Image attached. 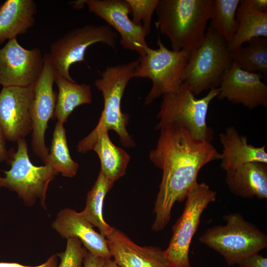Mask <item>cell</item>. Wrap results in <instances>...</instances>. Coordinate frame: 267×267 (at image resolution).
<instances>
[{
  "mask_svg": "<svg viewBox=\"0 0 267 267\" xmlns=\"http://www.w3.org/2000/svg\"><path fill=\"white\" fill-rule=\"evenodd\" d=\"M5 139L0 127V162L7 161L9 157V151L6 148Z\"/></svg>",
  "mask_w": 267,
  "mask_h": 267,
  "instance_id": "cell-33",
  "label": "cell"
},
{
  "mask_svg": "<svg viewBox=\"0 0 267 267\" xmlns=\"http://www.w3.org/2000/svg\"><path fill=\"white\" fill-rule=\"evenodd\" d=\"M216 197V191L205 182H197L189 189L183 211L174 224L172 238L164 250L170 267H191L189 251L192 239L203 211Z\"/></svg>",
  "mask_w": 267,
  "mask_h": 267,
  "instance_id": "cell-9",
  "label": "cell"
},
{
  "mask_svg": "<svg viewBox=\"0 0 267 267\" xmlns=\"http://www.w3.org/2000/svg\"><path fill=\"white\" fill-rule=\"evenodd\" d=\"M82 245L78 238H68L65 251L57 255L60 258V263L58 267H82L87 251Z\"/></svg>",
  "mask_w": 267,
  "mask_h": 267,
  "instance_id": "cell-29",
  "label": "cell"
},
{
  "mask_svg": "<svg viewBox=\"0 0 267 267\" xmlns=\"http://www.w3.org/2000/svg\"><path fill=\"white\" fill-rule=\"evenodd\" d=\"M224 225L207 229L199 241L219 253L228 266L238 265L267 247V236L239 213L223 216Z\"/></svg>",
  "mask_w": 267,
  "mask_h": 267,
  "instance_id": "cell-3",
  "label": "cell"
},
{
  "mask_svg": "<svg viewBox=\"0 0 267 267\" xmlns=\"http://www.w3.org/2000/svg\"><path fill=\"white\" fill-rule=\"evenodd\" d=\"M51 167L57 174L65 177H74L78 170V164L70 155L63 124L57 121L53 133L49 154L44 163Z\"/></svg>",
  "mask_w": 267,
  "mask_h": 267,
  "instance_id": "cell-25",
  "label": "cell"
},
{
  "mask_svg": "<svg viewBox=\"0 0 267 267\" xmlns=\"http://www.w3.org/2000/svg\"><path fill=\"white\" fill-rule=\"evenodd\" d=\"M108 132L104 127L95 128L79 142L77 150L82 153L94 150L100 159V172L114 182L125 174L130 156L125 150L113 143Z\"/></svg>",
  "mask_w": 267,
  "mask_h": 267,
  "instance_id": "cell-17",
  "label": "cell"
},
{
  "mask_svg": "<svg viewBox=\"0 0 267 267\" xmlns=\"http://www.w3.org/2000/svg\"><path fill=\"white\" fill-rule=\"evenodd\" d=\"M247 45L231 51L233 63L240 69L251 73L257 71L267 75V38H253Z\"/></svg>",
  "mask_w": 267,
  "mask_h": 267,
  "instance_id": "cell-26",
  "label": "cell"
},
{
  "mask_svg": "<svg viewBox=\"0 0 267 267\" xmlns=\"http://www.w3.org/2000/svg\"><path fill=\"white\" fill-rule=\"evenodd\" d=\"M106 259L92 255L87 250L84 260V267H102Z\"/></svg>",
  "mask_w": 267,
  "mask_h": 267,
  "instance_id": "cell-31",
  "label": "cell"
},
{
  "mask_svg": "<svg viewBox=\"0 0 267 267\" xmlns=\"http://www.w3.org/2000/svg\"><path fill=\"white\" fill-rule=\"evenodd\" d=\"M114 183L100 172L94 184L88 193L86 207L80 212L83 218L92 226L97 227L105 238L112 233L113 227L107 223L103 219V201Z\"/></svg>",
  "mask_w": 267,
  "mask_h": 267,
  "instance_id": "cell-24",
  "label": "cell"
},
{
  "mask_svg": "<svg viewBox=\"0 0 267 267\" xmlns=\"http://www.w3.org/2000/svg\"><path fill=\"white\" fill-rule=\"evenodd\" d=\"M69 3L76 9H81L85 5L84 0L73 1Z\"/></svg>",
  "mask_w": 267,
  "mask_h": 267,
  "instance_id": "cell-35",
  "label": "cell"
},
{
  "mask_svg": "<svg viewBox=\"0 0 267 267\" xmlns=\"http://www.w3.org/2000/svg\"><path fill=\"white\" fill-rule=\"evenodd\" d=\"M139 60L108 66L100 73V77L94 82L95 87L101 92L104 107L95 128H105L114 131L122 145L133 147L135 143L129 134L126 126L128 117L121 110V102L126 87L134 78Z\"/></svg>",
  "mask_w": 267,
  "mask_h": 267,
  "instance_id": "cell-7",
  "label": "cell"
},
{
  "mask_svg": "<svg viewBox=\"0 0 267 267\" xmlns=\"http://www.w3.org/2000/svg\"><path fill=\"white\" fill-rule=\"evenodd\" d=\"M106 239L112 256L120 267H170L164 250L157 246H139L114 227Z\"/></svg>",
  "mask_w": 267,
  "mask_h": 267,
  "instance_id": "cell-16",
  "label": "cell"
},
{
  "mask_svg": "<svg viewBox=\"0 0 267 267\" xmlns=\"http://www.w3.org/2000/svg\"><path fill=\"white\" fill-rule=\"evenodd\" d=\"M238 267H267V258L255 254L239 263Z\"/></svg>",
  "mask_w": 267,
  "mask_h": 267,
  "instance_id": "cell-30",
  "label": "cell"
},
{
  "mask_svg": "<svg viewBox=\"0 0 267 267\" xmlns=\"http://www.w3.org/2000/svg\"><path fill=\"white\" fill-rule=\"evenodd\" d=\"M213 0H159L156 26L169 39L172 50L189 53L203 43Z\"/></svg>",
  "mask_w": 267,
  "mask_h": 267,
  "instance_id": "cell-2",
  "label": "cell"
},
{
  "mask_svg": "<svg viewBox=\"0 0 267 267\" xmlns=\"http://www.w3.org/2000/svg\"><path fill=\"white\" fill-rule=\"evenodd\" d=\"M57 257L54 255L44 263L35 267L24 266L15 263L0 262V267H57Z\"/></svg>",
  "mask_w": 267,
  "mask_h": 267,
  "instance_id": "cell-32",
  "label": "cell"
},
{
  "mask_svg": "<svg viewBox=\"0 0 267 267\" xmlns=\"http://www.w3.org/2000/svg\"><path fill=\"white\" fill-rule=\"evenodd\" d=\"M262 77L260 73L244 71L232 62L222 77L217 97L250 109L267 107V86L261 81Z\"/></svg>",
  "mask_w": 267,
  "mask_h": 267,
  "instance_id": "cell-15",
  "label": "cell"
},
{
  "mask_svg": "<svg viewBox=\"0 0 267 267\" xmlns=\"http://www.w3.org/2000/svg\"><path fill=\"white\" fill-rule=\"evenodd\" d=\"M44 58L42 71L34 85L31 117L32 150L44 163L49 154L45 143V133L48 121L53 117L57 97L53 90L56 70L47 53L44 55Z\"/></svg>",
  "mask_w": 267,
  "mask_h": 267,
  "instance_id": "cell-11",
  "label": "cell"
},
{
  "mask_svg": "<svg viewBox=\"0 0 267 267\" xmlns=\"http://www.w3.org/2000/svg\"><path fill=\"white\" fill-rule=\"evenodd\" d=\"M236 19V31L228 44L230 51L253 38H267V12L258 11L249 5L247 0H241L237 9Z\"/></svg>",
  "mask_w": 267,
  "mask_h": 267,
  "instance_id": "cell-23",
  "label": "cell"
},
{
  "mask_svg": "<svg viewBox=\"0 0 267 267\" xmlns=\"http://www.w3.org/2000/svg\"><path fill=\"white\" fill-rule=\"evenodd\" d=\"M117 38V33L108 25L87 24L69 31L53 42L48 54L56 72L74 82L70 75V67L74 63L85 61L87 48L100 43L115 49Z\"/></svg>",
  "mask_w": 267,
  "mask_h": 267,
  "instance_id": "cell-10",
  "label": "cell"
},
{
  "mask_svg": "<svg viewBox=\"0 0 267 267\" xmlns=\"http://www.w3.org/2000/svg\"><path fill=\"white\" fill-rule=\"evenodd\" d=\"M34 85L3 87L0 92V127L9 141L17 142L32 133Z\"/></svg>",
  "mask_w": 267,
  "mask_h": 267,
  "instance_id": "cell-13",
  "label": "cell"
},
{
  "mask_svg": "<svg viewBox=\"0 0 267 267\" xmlns=\"http://www.w3.org/2000/svg\"><path fill=\"white\" fill-rule=\"evenodd\" d=\"M219 93V88L210 89L208 94L197 98L188 84L183 82L175 92L164 94L160 111L159 120L155 127L159 131L167 126L183 128L196 139L211 142L213 130L207 124V115L211 101Z\"/></svg>",
  "mask_w": 267,
  "mask_h": 267,
  "instance_id": "cell-4",
  "label": "cell"
},
{
  "mask_svg": "<svg viewBox=\"0 0 267 267\" xmlns=\"http://www.w3.org/2000/svg\"><path fill=\"white\" fill-rule=\"evenodd\" d=\"M159 131L156 147L149 155L150 161L162 171L153 209L155 218L151 228L155 231L167 226L173 206L185 200L189 189L198 182L201 168L221 158L211 142L195 138L183 128L167 126Z\"/></svg>",
  "mask_w": 267,
  "mask_h": 267,
  "instance_id": "cell-1",
  "label": "cell"
},
{
  "mask_svg": "<svg viewBox=\"0 0 267 267\" xmlns=\"http://www.w3.org/2000/svg\"><path fill=\"white\" fill-rule=\"evenodd\" d=\"M102 267H120L117 263L111 259H106Z\"/></svg>",
  "mask_w": 267,
  "mask_h": 267,
  "instance_id": "cell-36",
  "label": "cell"
},
{
  "mask_svg": "<svg viewBox=\"0 0 267 267\" xmlns=\"http://www.w3.org/2000/svg\"><path fill=\"white\" fill-rule=\"evenodd\" d=\"M33 0H6L0 5V44L25 34L36 22Z\"/></svg>",
  "mask_w": 267,
  "mask_h": 267,
  "instance_id": "cell-21",
  "label": "cell"
},
{
  "mask_svg": "<svg viewBox=\"0 0 267 267\" xmlns=\"http://www.w3.org/2000/svg\"><path fill=\"white\" fill-rule=\"evenodd\" d=\"M132 13V21L142 27L148 35L151 29V19L159 0H126Z\"/></svg>",
  "mask_w": 267,
  "mask_h": 267,
  "instance_id": "cell-28",
  "label": "cell"
},
{
  "mask_svg": "<svg viewBox=\"0 0 267 267\" xmlns=\"http://www.w3.org/2000/svg\"><path fill=\"white\" fill-rule=\"evenodd\" d=\"M55 82L58 93L53 117L64 124L77 107L92 101L90 86L69 81L56 72Z\"/></svg>",
  "mask_w": 267,
  "mask_h": 267,
  "instance_id": "cell-22",
  "label": "cell"
},
{
  "mask_svg": "<svg viewBox=\"0 0 267 267\" xmlns=\"http://www.w3.org/2000/svg\"><path fill=\"white\" fill-rule=\"evenodd\" d=\"M249 5L256 10L261 12H267V0H247Z\"/></svg>",
  "mask_w": 267,
  "mask_h": 267,
  "instance_id": "cell-34",
  "label": "cell"
},
{
  "mask_svg": "<svg viewBox=\"0 0 267 267\" xmlns=\"http://www.w3.org/2000/svg\"><path fill=\"white\" fill-rule=\"evenodd\" d=\"M89 11L104 20L120 36V42L125 49L144 55L148 46L143 29L129 17L131 7L126 0H84Z\"/></svg>",
  "mask_w": 267,
  "mask_h": 267,
  "instance_id": "cell-14",
  "label": "cell"
},
{
  "mask_svg": "<svg viewBox=\"0 0 267 267\" xmlns=\"http://www.w3.org/2000/svg\"><path fill=\"white\" fill-rule=\"evenodd\" d=\"M159 47L148 46L144 55L140 56L134 78H148L152 87L145 100L149 105L165 94L176 92L182 84V75L190 53L170 50L158 37Z\"/></svg>",
  "mask_w": 267,
  "mask_h": 267,
  "instance_id": "cell-6",
  "label": "cell"
},
{
  "mask_svg": "<svg viewBox=\"0 0 267 267\" xmlns=\"http://www.w3.org/2000/svg\"><path fill=\"white\" fill-rule=\"evenodd\" d=\"M17 149L9 150L6 161L11 166L4 171V177H0V188L5 187L16 192L27 206H32L39 198L46 209V193L50 181L58 174L48 165L36 166L31 162L24 138L17 141Z\"/></svg>",
  "mask_w": 267,
  "mask_h": 267,
  "instance_id": "cell-8",
  "label": "cell"
},
{
  "mask_svg": "<svg viewBox=\"0 0 267 267\" xmlns=\"http://www.w3.org/2000/svg\"><path fill=\"white\" fill-rule=\"evenodd\" d=\"M240 0H213L210 19L212 28L228 44L236 31V13Z\"/></svg>",
  "mask_w": 267,
  "mask_h": 267,
  "instance_id": "cell-27",
  "label": "cell"
},
{
  "mask_svg": "<svg viewBox=\"0 0 267 267\" xmlns=\"http://www.w3.org/2000/svg\"><path fill=\"white\" fill-rule=\"evenodd\" d=\"M44 55L39 48L26 49L16 39L0 48V84L3 87L34 85L43 68Z\"/></svg>",
  "mask_w": 267,
  "mask_h": 267,
  "instance_id": "cell-12",
  "label": "cell"
},
{
  "mask_svg": "<svg viewBox=\"0 0 267 267\" xmlns=\"http://www.w3.org/2000/svg\"><path fill=\"white\" fill-rule=\"evenodd\" d=\"M225 182L230 192L244 198H267V164L252 162L229 174Z\"/></svg>",
  "mask_w": 267,
  "mask_h": 267,
  "instance_id": "cell-20",
  "label": "cell"
},
{
  "mask_svg": "<svg viewBox=\"0 0 267 267\" xmlns=\"http://www.w3.org/2000/svg\"><path fill=\"white\" fill-rule=\"evenodd\" d=\"M233 61L228 44L210 27L202 44L192 51L182 75L195 96L219 87Z\"/></svg>",
  "mask_w": 267,
  "mask_h": 267,
  "instance_id": "cell-5",
  "label": "cell"
},
{
  "mask_svg": "<svg viewBox=\"0 0 267 267\" xmlns=\"http://www.w3.org/2000/svg\"><path fill=\"white\" fill-rule=\"evenodd\" d=\"M51 226L63 238H78L92 255L104 259L112 257L106 238L95 231L80 213L71 209H63L58 213Z\"/></svg>",
  "mask_w": 267,
  "mask_h": 267,
  "instance_id": "cell-18",
  "label": "cell"
},
{
  "mask_svg": "<svg viewBox=\"0 0 267 267\" xmlns=\"http://www.w3.org/2000/svg\"><path fill=\"white\" fill-rule=\"evenodd\" d=\"M223 149L221 154L220 167L226 174L233 172L245 164L258 162L267 164L266 144L255 147L249 144L246 136L239 134L233 126L219 135Z\"/></svg>",
  "mask_w": 267,
  "mask_h": 267,
  "instance_id": "cell-19",
  "label": "cell"
}]
</instances>
